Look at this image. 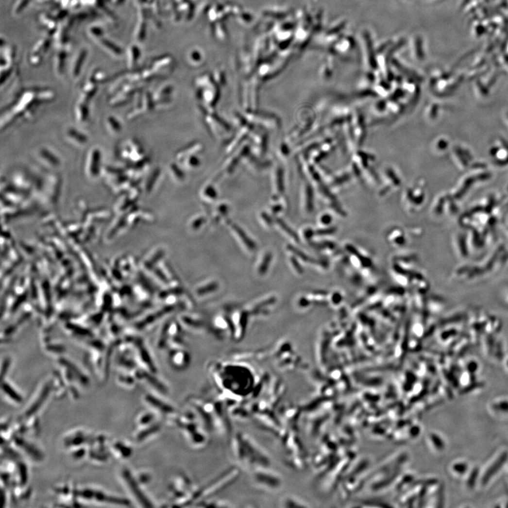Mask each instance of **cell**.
<instances>
[{"instance_id": "obj_1", "label": "cell", "mask_w": 508, "mask_h": 508, "mask_svg": "<svg viewBox=\"0 0 508 508\" xmlns=\"http://www.w3.org/2000/svg\"><path fill=\"white\" fill-rule=\"evenodd\" d=\"M232 451L238 462L249 470L269 466V458L266 453L245 435L237 434L232 442Z\"/></svg>"}, {"instance_id": "obj_2", "label": "cell", "mask_w": 508, "mask_h": 508, "mask_svg": "<svg viewBox=\"0 0 508 508\" xmlns=\"http://www.w3.org/2000/svg\"><path fill=\"white\" fill-rule=\"evenodd\" d=\"M88 34L93 40L94 41L97 40L98 44L104 51H105V52H108L111 55L115 56V57H120L122 56L123 50L121 49V47L118 46V45L114 43L110 39L104 37L105 34H104L103 28L98 25L90 26L88 28Z\"/></svg>"}, {"instance_id": "obj_3", "label": "cell", "mask_w": 508, "mask_h": 508, "mask_svg": "<svg viewBox=\"0 0 508 508\" xmlns=\"http://www.w3.org/2000/svg\"><path fill=\"white\" fill-rule=\"evenodd\" d=\"M252 479L255 485L263 489H274L278 487V479L267 467L252 470Z\"/></svg>"}, {"instance_id": "obj_4", "label": "cell", "mask_w": 508, "mask_h": 508, "mask_svg": "<svg viewBox=\"0 0 508 508\" xmlns=\"http://www.w3.org/2000/svg\"><path fill=\"white\" fill-rule=\"evenodd\" d=\"M122 476L125 481L126 484L129 489H130L132 493L135 495L137 501L143 506V507H152L153 505L152 502L150 501L148 497L145 495L141 488L139 487L138 481L132 476L131 472L125 469L122 471Z\"/></svg>"}, {"instance_id": "obj_5", "label": "cell", "mask_w": 508, "mask_h": 508, "mask_svg": "<svg viewBox=\"0 0 508 508\" xmlns=\"http://www.w3.org/2000/svg\"><path fill=\"white\" fill-rule=\"evenodd\" d=\"M52 387L53 384L52 382H48L45 385L44 387L43 388L41 392H40V395L35 399V402L31 405L30 407L25 412L24 416H23L24 419L31 418L32 416L36 414L37 411L39 410V409L43 406V404L46 401L47 399L49 396L50 392L52 390Z\"/></svg>"}, {"instance_id": "obj_6", "label": "cell", "mask_w": 508, "mask_h": 508, "mask_svg": "<svg viewBox=\"0 0 508 508\" xmlns=\"http://www.w3.org/2000/svg\"><path fill=\"white\" fill-rule=\"evenodd\" d=\"M145 400L149 405L152 406L154 409H156L159 412L164 415L169 416V417H175L176 410L170 405L163 402L160 399L153 396L152 395H146Z\"/></svg>"}, {"instance_id": "obj_7", "label": "cell", "mask_w": 508, "mask_h": 508, "mask_svg": "<svg viewBox=\"0 0 508 508\" xmlns=\"http://www.w3.org/2000/svg\"><path fill=\"white\" fill-rule=\"evenodd\" d=\"M14 441L18 448L22 449L25 453L31 457V458H32L34 460L40 461L43 459V456L41 452L31 442H27L22 438L18 437V436L14 438Z\"/></svg>"}, {"instance_id": "obj_8", "label": "cell", "mask_w": 508, "mask_h": 508, "mask_svg": "<svg viewBox=\"0 0 508 508\" xmlns=\"http://www.w3.org/2000/svg\"><path fill=\"white\" fill-rule=\"evenodd\" d=\"M87 56H88V50L86 48H82L75 56L71 68V75L74 79H77L79 76H80L81 71H82L83 66L85 64L84 62L86 60Z\"/></svg>"}, {"instance_id": "obj_9", "label": "cell", "mask_w": 508, "mask_h": 508, "mask_svg": "<svg viewBox=\"0 0 508 508\" xmlns=\"http://www.w3.org/2000/svg\"><path fill=\"white\" fill-rule=\"evenodd\" d=\"M93 499L96 500L101 503H110V504L118 505V506H129L130 502L125 498H117V497L111 496V495H106L102 492L94 491H93Z\"/></svg>"}, {"instance_id": "obj_10", "label": "cell", "mask_w": 508, "mask_h": 508, "mask_svg": "<svg viewBox=\"0 0 508 508\" xmlns=\"http://www.w3.org/2000/svg\"><path fill=\"white\" fill-rule=\"evenodd\" d=\"M136 376L138 379H144L145 381H147L151 386H152L154 389H156L159 392H162V393H166L168 392L166 386L161 381H159L155 377L147 373V372H138L136 374Z\"/></svg>"}, {"instance_id": "obj_11", "label": "cell", "mask_w": 508, "mask_h": 508, "mask_svg": "<svg viewBox=\"0 0 508 508\" xmlns=\"http://www.w3.org/2000/svg\"><path fill=\"white\" fill-rule=\"evenodd\" d=\"M100 151L98 150H93L92 151V155L90 156L89 155V160L88 161V166H87V169H88V174H89L90 177H98V172H99V166H100Z\"/></svg>"}, {"instance_id": "obj_12", "label": "cell", "mask_w": 508, "mask_h": 508, "mask_svg": "<svg viewBox=\"0 0 508 508\" xmlns=\"http://www.w3.org/2000/svg\"><path fill=\"white\" fill-rule=\"evenodd\" d=\"M507 453H504V454L500 456L499 458H498V459H497V460L495 461L491 466L490 468H489V470L486 472L484 478H483V481H484V483H487L488 481L490 480L491 478L493 477L496 472L499 471L500 469L501 468L502 466L504 464L505 462H506V459H507Z\"/></svg>"}, {"instance_id": "obj_13", "label": "cell", "mask_w": 508, "mask_h": 508, "mask_svg": "<svg viewBox=\"0 0 508 508\" xmlns=\"http://www.w3.org/2000/svg\"><path fill=\"white\" fill-rule=\"evenodd\" d=\"M89 440L88 436L84 435V433H76L72 436H68L65 440V445L68 447L80 446L83 444L86 443Z\"/></svg>"}, {"instance_id": "obj_14", "label": "cell", "mask_w": 508, "mask_h": 508, "mask_svg": "<svg viewBox=\"0 0 508 508\" xmlns=\"http://www.w3.org/2000/svg\"><path fill=\"white\" fill-rule=\"evenodd\" d=\"M37 157H39V159L40 158L42 162L45 163V165L54 167V168L56 167L57 168L60 165V161L57 159V157L53 155L52 152H50L48 150L41 149L39 151Z\"/></svg>"}, {"instance_id": "obj_15", "label": "cell", "mask_w": 508, "mask_h": 508, "mask_svg": "<svg viewBox=\"0 0 508 508\" xmlns=\"http://www.w3.org/2000/svg\"><path fill=\"white\" fill-rule=\"evenodd\" d=\"M160 429H161V426H160L159 423H151V424L147 426V428L140 431L137 434L136 440L139 441V442H142V441L146 440V439H149L150 436L156 434L157 433L160 431Z\"/></svg>"}, {"instance_id": "obj_16", "label": "cell", "mask_w": 508, "mask_h": 508, "mask_svg": "<svg viewBox=\"0 0 508 508\" xmlns=\"http://www.w3.org/2000/svg\"><path fill=\"white\" fill-rule=\"evenodd\" d=\"M1 388L4 393L7 395V396L11 400H13L15 403L18 404L22 403V397L7 382L1 381Z\"/></svg>"}, {"instance_id": "obj_17", "label": "cell", "mask_w": 508, "mask_h": 508, "mask_svg": "<svg viewBox=\"0 0 508 508\" xmlns=\"http://www.w3.org/2000/svg\"><path fill=\"white\" fill-rule=\"evenodd\" d=\"M114 448L118 453H119L120 456L122 457L123 458L128 457L131 456L132 453V448L121 442H118L117 443H115L114 445Z\"/></svg>"}, {"instance_id": "obj_18", "label": "cell", "mask_w": 508, "mask_h": 508, "mask_svg": "<svg viewBox=\"0 0 508 508\" xmlns=\"http://www.w3.org/2000/svg\"><path fill=\"white\" fill-rule=\"evenodd\" d=\"M18 474L19 476L20 484L25 485L28 480V470L26 464L19 462L18 464Z\"/></svg>"}, {"instance_id": "obj_19", "label": "cell", "mask_w": 508, "mask_h": 508, "mask_svg": "<svg viewBox=\"0 0 508 508\" xmlns=\"http://www.w3.org/2000/svg\"><path fill=\"white\" fill-rule=\"evenodd\" d=\"M365 39L368 50H369V62H370L371 65H372V66L375 67L376 66V60H375V54H374L373 53L372 40H371V37L369 36V34H365Z\"/></svg>"}, {"instance_id": "obj_20", "label": "cell", "mask_w": 508, "mask_h": 508, "mask_svg": "<svg viewBox=\"0 0 508 508\" xmlns=\"http://www.w3.org/2000/svg\"><path fill=\"white\" fill-rule=\"evenodd\" d=\"M154 420H155V415L153 414L146 413L141 416V418L138 420V423L141 426H149L151 423H154Z\"/></svg>"}, {"instance_id": "obj_21", "label": "cell", "mask_w": 508, "mask_h": 508, "mask_svg": "<svg viewBox=\"0 0 508 508\" xmlns=\"http://www.w3.org/2000/svg\"><path fill=\"white\" fill-rule=\"evenodd\" d=\"M204 507H215V508H225V507H231V505L227 504L226 502L222 501H208V503H205Z\"/></svg>"}, {"instance_id": "obj_22", "label": "cell", "mask_w": 508, "mask_h": 508, "mask_svg": "<svg viewBox=\"0 0 508 508\" xmlns=\"http://www.w3.org/2000/svg\"><path fill=\"white\" fill-rule=\"evenodd\" d=\"M30 1L31 0H18L17 2V4H16L17 7H16L15 9V13L17 14V15L21 13L22 9L23 10V9H24L25 7H27L26 4H29Z\"/></svg>"}, {"instance_id": "obj_23", "label": "cell", "mask_w": 508, "mask_h": 508, "mask_svg": "<svg viewBox=\"0 0 508 508\" xmlns=\"http://www.w3.org/2000/svg\"><path fill=\"white\" fill-rule=\"evenodd\" d=\"M108 121L109 124H109V129H110V131H112V132H119L121 127H120L119 123H118V121H116L115 118H114V122H112V121H113L112 118H109Z\"/></svg>"}, {"instance_id": "obj_24", "label": "cell", "mask_w": 508, "mask_h": 508, "mask_svg": "<svg viewBox=\"0 0 508 508\" xmlns=\"http://www.w3.org/2000/svg\"><path fill=\"white\" fill-rule=\"evenodd\" d=\"M453 469L457 473H464L467 470V465L464 464H457L453 467Z\"/></svg>"}, {"instance_id": "obj_25", "label": "cell", "mask_w": 508, "mask_h": 508, "mask_svg": "<svg viewBox=\"0 0 508 508\" xmlns=\"http://www.w3.org/2000/svg\"><path fill=\"white\" fill-rule=\"evenodd\" d=\"M119 380L124 384L131 385L135 383V379L131 376H120Z\"/></svg>"}, {"instance_id": "obj_26", "label": "cell", "mask_w": 508, "mask_h": 508, "mask_svg": "<svg viewBox=\"0 0 508 508\" xmlns=\"http://www.w3.org/2000/svg\"><path fill=\"white\" fill-rule=\"evenodd\" d=\"M85 450L84 448H79L73 453V457L76 459H80L83 456H85Z\"/></svg>"}, {"instance_id": "obj_27", "label": "cell", "mask_w": 508, "mask_h": 508, "mask_svg": "<svg viewBox=\"0 0 508 508\" xmlns=\"http://www.w3.org/2000/svg\"><path fill=\"white\" fill-rule=\"evenodd\" d=\"M138 479L140 480V482H141V484H147L151 481V476L148 474H142L140 475Z\"/></svg>"}, {"instance_id": "obj_28", "label": "cell", "mask_w": 508, "mask_h": 508, "mask_svg": "<svg viewBox=\"0 0 508 508\" xmlns=\"http://www.w3.org/2000/svg\"><path fill=\"white\" fill-rule=\"evenodd\" d=\"M496 406H498V407L499 408V409H501V410L506 411H508V402H503V403H501L498 404V405H496Z\"/></svg>"}]
</instances>
